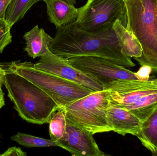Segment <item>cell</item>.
<instances>
[{
  "label": "cell",
  "mask_w": 157,
  "mask_h": 156,
  "mask_svg": "<svg viewBox=\"0 0 157 156\" xmlns=\"http://www.w3.org/2000/svg\"><path fill=\"white\" fill-rule=\"evenodd\" d=\"M114 22L92 32L79 29L75 22L56 28V34L49 49L66 60L76 56H97L124 67H135L131 58L122 52L113 28Z\"/></svg>",
  "instance_id": "obj_1"
},
{
  "label": "cell",
  "mask_w": 157,
  "mask_h": 156,
  "mask_svg": "<svg viewBox=\"0 0 157 156\" xmlns=\"http://www.w3.org/2000/svg\"><path fill=\"white\" fill-rule=\"evenodd\" d=\"M4 69L5 73L3 85L19 116L34 124L48 123L59 108L54 100L30 81Z\"/></svg>",
  "instance_id": "obj_2"
},
{
  "label": "cell",
  "mask_w": 157,
  "mask_h": 156,
  "mask_svg": "<svg viewBox=\"0 0 157 156\" xmlns=\"http://www.w3.org/2000/svg\"><path fill=\"white\" fill-rule=\"evenodd\" d=\"M126 8V27L143 49L134 58L141 66L157 62V0H124Z\"/></svg>",
  "instance_id": "obj_3"
},
{
  "label": "cell",
  "mask_w": 157,
  "mask_h": 156,
  "mask_svg": "<svg viewBox=\"0 0 157 156\" xmlns=\"http://www.w3.org/2000/svg\"><path fill=\"white\" fill-rule=\"evenodd\" d=\"M2 66L39 87L60 109L95 92L76 82L36 68L30 62L13 61Z\"/></svg>",
  "instance_id": "obj_4"
},
{
  "label": "cell",
  "mask_w": 157,
  "mask_h": 156,
  "mask_svg": "<svg viewBox=\"0 0 157 156\" xmlns=\"http://www.w3.org/2000/svg\"><path fill=\"white\" fill-rule=\"evenodd\" d=\"M110 105L109 92L104 89L92 93L61 109L68 121L94 135L112 131L107 122Z\"/></svg>",
  "instance_id": "obj_5"
},
{
  "label": "cell",
  "mask_w": 157,
  "mask_h": 156,
  "mask_svg": "<svg viewBox=\"0 0 157 156\" xmlns=\"http://www.w3.org/2000/svg\"><path fill=\"white\" fill-rule=\"evenodd\" d=\"M120 19L126 26V8L124 0H88L75 22L79 29L96 31Z\"/></svg>",
  "instance_id": "obj_6"
},
{
  "label": "cell",
  "mask_w": 157,
  "mask_h": 156,
  "mask_svg": "<svg viewBox=\"0 0 157 156\" xmlns=\"http://www.w3.org/2000/svg\"><path fill=\"white\" fill-rule=\"evenodd\" d=\"M75 68L89 76L107 89L120 80H138L135 72L104 58L83 56L67 60Z\"/></svg>",
  "instance_id": "obj_7"
},
{
  "label": "cell",
  "mask_w": 157,
  "mask_h": 156,
  "mask_svg": "<svg viewBox=\"0 0 157 156\" xmlns=\"http://www.w3.org/2000/svg\"><path fill=\"white\" fill-rule=\"evenodd\" d=\"M107 90L111 105H127L147 95L157 93V78L151 77L146 81L120 80L113 82Z\"/></svg>",
  "instance_id": "obj_8"
},
{
  "label": "cell",
  "mask_w": 157,
  "mask_h": 156,
  "mask_svg": "<svg viewBox=\"0 0 157 156\" xmlns=\"http://www.w3.org/2000/svg\"><path fill=\"white\" fill-rule=\"evenodd\" d=\"M34 66L36 68L76 82L92 90L98 91L104 89L95 80L73 67L67 60L53 54L49 49L37 62L34 64Z\"/></svg>",
  "instance_id": "obj_9"
},
{
  "label": "cell",
  "mask_w": 157,
  "mask_h": 156,
  "mask_svg": "<svg viewBox=\"0 0 157 156\" xmlns=\"http://www.w3.org/2000/svg\"><path fill=\"white\" fill-rule=\"evenodd\" d=\"M56 143L72 156H105L96 143L93 134L74 125L67 119L66 131Z\"/></svg>",
  "instance_id": "obj_10"
},
{
  "label": "cell",
  "mask_w": 157,
  "mask_h": 156,
  "mask_svg": "<svg viewBox=\"0 0 157 156\" xmlns=\"http://www.w3.org/2000/svg\"><path fill=\"white\" fill-rule=\"evenodd\" d=\"M107 122L112 131L125 136H136L141 131L142 123L129 111L110 104L107 113Z\"/></svg>",
  "instance_id": "obj_11"
},
{
  "label": "cell",
  "mask_w": 157,
  "mask_h": 156,
  "mask_svg": "<svg viewBox=\"0 0 157 156\" xmlns=\"http://www.w3.org/2000/svg\"><path fill=\"white\" fill-rule=\"evenodd\" d=\"M48 20L56 28L63 27L76 21L80 11L63 0H45Z\"/></svg>",
  "instance_id": "obj_12"
},
{
  "label": "cell",
  "mask_w": 157,
  "mask_h": 156,
  "mask_svg": "<svg viewBox=\"0 0 157 156\" xmlns=\"http://www.w3.org/2000/svg\"><path fill=\"white\" fill-rule=\"evenodd\" d=\"M25 40V51L33 59L41 57L47 54L53 42V38L43 28L36 25L23 36Z\"/></svg>",
  "instance_id": "obj_13"
},
{
  "label": "cell",
  "mask_w": 157,
  "mask_h": 156,
  "mask_svg": "<svg viewBox=\"0 0 157 156\" xmlns=\"http://www.w3.org/2000/svg\"><path fill=\"white\" fill-rule=\"evenodd\" d=\"M113 28L124 55L134 59L142 56L143 49L141 45L120 19L114 21Z\"/></svg>",
  "instance_id": "obj_14"
},
{
  "label": "cell",
  "mask_w": 157,
  "mask_h": 156,
  "mask_svg": "<svg viewBox=\"0 0 157 156\" xmlns=\"http://www.w3.org/2000/svg\"><path fill=\"white\" fill-rule=\"evenodd\" d=\"M117 107L129 111L143 123L157 110V93L142 97L130 104Z\"/></svg>",
  "instance_id": "obj_15"
},
{
  "label": "cell",
  "mask_w": 157,
  "mask_h": 156,
  "mask_svg": "<svg viewBox=\"0 0 157 156\" xmlns=\"http://www.w3.org/2000/svg\"><path fill=\"white\" fill-rule=\"evenodd\" d=\"M143 146L152 155L157 153V110L145 122L142 123L141 129L136 136Z\"/></svg>",
  "instance_id": "obj_16"
},
{
  "label": "cell",
  "mask_w": 157,
  "mask_h": 156,
  "mask_svg": "<svg viewBox=\"0 0 157 156\" xmlns=\"http://www.w3.org/2000/svg\"><path fill=\"white\" fill-rule=\"evenodd\" d=\"M45 0H12L6 12L5 19L9 26H13L23 19L27 12L39 1Z\"/></svg>",
  "instance_id": "obj_17"
},
{
  "label": "cell",
  "mask_w": 157,
  "mask_h": 156,
  "mask_svg": "<svg viewBox=\"0 0 157 156\" xmlns=\"http://www.w3.org/2000/svg\"><path fill=\"white\" fill-rule=\"evenodd\" d=\"M49 132L51 139L57 142L62 138L66 131L67 118L62 109H58L49 121Z\"/></svg>",
  "instance_id": "obj_18"
},
{
  "label": "cell",
  "mask_w": 157,
  "mask_h": 156,
  "mask_svg": "<svg viewBox=\"0 0 157 156\" xmlns=\"http://www.w3.org/2000/svg\"><path fill=\"white\" fill-rule=\"evenodd\" d=\"M11 140L28 148L59 147L57 143L51 139H44L24 133L18 132L12 136Z\"/></svg>",
  "instance_id": "obj_19"
},
{
  "label": "cell",
  "mask_w": 157,
  "mask_h": 156,
  "mask_svg": "<svg viewBox=\"0 0 157 156\" xmlns=\"http://www.w3.org/2000/svg\"><path fill=\"white\" fill-rule=\"evenodd\" d=\"M11 29L5 18L0 19V54L12 42Z\"/></svg>",
  "instance_id": "obj_20"
},
{
  "label": "cell",
  "mask_w": 157,
  "mask_h": 156,
  "mask_svg": "<svg viewBox=\"0 0 157 156\" xmlns=\"http://www.w3.org/2000/svg\"><path fill=\"white\" fill-rule=\"evenodd\" d=\"M152 72V69L151 67L147 65H143L137 72H135V75L139 80L146 81L151 78L150 74Z\"/></svg>",
  "instance_id": "obj_21"
},
{
  "label": "cell",
  "mask_w": 157,
  "mask_h": 156,
  "mask_svg": "<svg viewBox=\"0 0 157 156\" xmlns=\"http://www.w3.org/2000/svg\"><path fill=\"white\" fill-rule=\"evenodd\" d=\"M1 156H26L27 154L24 152L20 147H12L2 154H0Z\"/></svg>",
  "instance_id": "obj_22"
},
{
  "label": "cell",
  "mask_w": 157,
  "mask_h": 156,
  "mask_svg": "<svg viewBox=\"0 0 157 156\" xmlns=\"http://www.w3.org/2000/svg\"><path fill=\"white\" fill-rule=\"evenodd\" d=\"M12 0H0V19L5 18L6 12Z\"/></svg>",
  "instance_id": "obj_23"
},
{
  "label": "cell",
  "mask_w": 157,
  "mask_h": 156,
  "mask_svg": "<svg viewBox=\"0 0 157 156\" xmlns=\"http://www.w3.org/2000/svg\"><path fill=\"white\" fill-rule=\"evenodd\" d=\"M5 73V70L0 64V88H2V85H3Z\"/></svg>",
  "instance_id": "obj_24"
},
{
  "label": "cell",
  "mask_w": 157,
  "mask_h": 156,
  "mask_svg": "<svg viewBox=\"0 0 157 156\" xmlns=\"http://www.w3.org/2000/svg\"><path fill=\"white\" fill-rule=\"evenodd\" d=\"M5 105L4 94L2 88H0V109H2Z\"/></svg>",
  "instance_id": "obj_25"
},
{
  "label": "cell",
  "mask_w": 157,
  "mask_h": 156,
  "mask_svg": "<svg viewBox=\"0 0 157 156\" xmlns=\"http://www.w3.org/2000/svg\"><path fill=\"white\" fill-rule=\"evenodd\" d=\"M149 67H151V68H152V72L157 73V62L153 64V65H151V66H149Z\"/></svg>",
  "instance_id": "obj_26"
},
{
  "label": "cell",
  "mask_w": 157,
  "mask_h": 156,
  "mask_svg": "<svg viewBox=\"0 0 157 156\" xmlns=\"http://www.w3.org/2000/svg\"><path fill=\"white\" fill-rule=\"evenodd\" d=\"M63 1H65V2H67L68 3L70 4L74 5L75 4H76L77 0H63Z\"/></svg>",
  "instance_id": "obj_27"
},
{
  "label": "cell",
  "mask_w": 157,
  "mask_h": 156,
  "mask_svg": "<svg viewBox=\"0 0 157 156\" xmlns=\"http://www.w3.org/2000/svg\"><path fill=\"white\" fill-rule=\"evenodd\" d=\"M153 156H157V153H156V154H155V155H154Z\"/></svg>",
  "instance_id": "obj_28"
},
{
  "label": "cell",
  "mask_w": 157,
  "mask_h": 156,
  "mask_svg": "<svg viewBox=\"0 0 157 156\" xmlns=\"http://www.w3.org/2000/svg\"></svg>",
  "instance_id": "obj_29"
}]
</instances>
